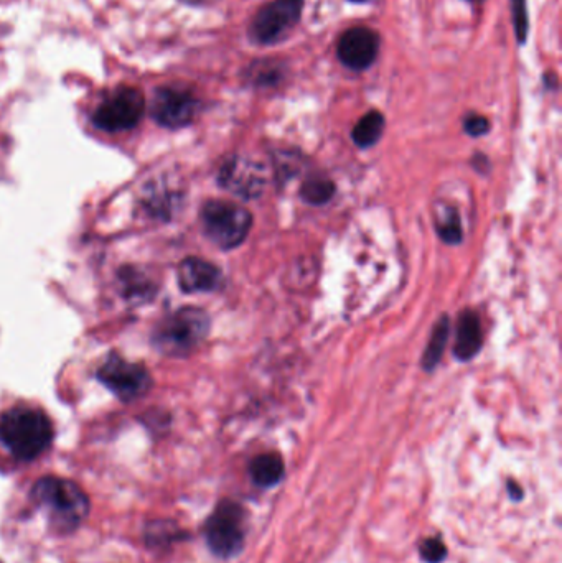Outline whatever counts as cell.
I'll return each mask as SVG.
<instances>
[{
  "label": "cell",
  "mask_w": 562,
  "mask_h": 563,
  "mask_svg": "<svg viewBox=\"0 0 562 563\" xmlns=\"http://www.w3.org/2000/svg\"><path fill=\"white\" fill-rule=\"evenodd\" d=\"M0 442L17 460H35L52 445V420L30 407L7 410L0 417Z\"/></svg>",
  "instance_id": "cell-1"
},
{
  "label": "cell",
  "mask_w": 562,
  "mask_h": 563,
  "mask_svg": "<svg viewBox=\"0 0 562 563\" xmlns=\"http://www.w3.org/2000/svg\"><path fill=\"white\" fill-rule=\"evenodd\" d=\"M35 503L47 512L55 531H75L89 512V499L85 491L65 478L45 476L38 480L32 491Z\"/></svg>",
  "instance_id": "cell-2"
},
{
  "label": "cell",
  "mask_w": 562,
  "mask_h": 563,
  "mask_svg": "<svg viewBox=\"0 0 562 563\" xmlns=\"http://www.w3.org/2000/svg\"><path fill=\"white\" fill-rule=\"evenodd\" d=\"M210 333V317L202 308L182 307L170 313L154 331V345L160 353L183 358L202 345Z\"/></svg>",
  "instance_id": "cell-3"
},
{
  "label": "cell",
  "mask_w": 562,
  "mask_h": 563,
  "mask_svg": "<svg viewBox=\"0 0 562 563\" xmlns=\"http://www.w3.org/2000/svg\"><path fill=\"white\" fill-rule=\"evenodd\" d=\"M200 219L207 238L225 251L241 246L253 226L251 213L230 201H208L202 208Z\"/></svg>",
  "instance_id": "cell-4"
},
{
  "label": "cell",
  "mask_w": 562,
  "mask_h": 563,
  "mask_svg": "<svg viewBox=\"0 0 562 563\" xmlns=\"http://www.w3.org/2000/svg\"><path fill=\"white\" fill-rule=\"evenodd\" d=\"M205 539L213 554L231 559L244 547L246 512L235 501H221L205 524Z\"/></svg>",
  "instance_id": "cell-5"
},
{
  "label": "cell",
  "mask_w": 562,
  "mask_h": 563,
  "mask_svg": "<svg viewBox=\"0 0 562 563\" xmlns=\"http://www.w3.org/2000/svg\"><path fill=\"white\" fill-rule=\"evenodd\" d=\"M304 12V0H272L256 12L249 24L251 42L269 47L289 37Z\"/></svg>",
  "instance_id": "cell-6"
},
{
  "label": "cell",
  "mask_w": 562,
  "mask_h": 563,
  "mask_svg": "<svg viewBox=\"0 0 562 563\" xmlns=\"http://www.w3.org/2000/svg\"><path fill=\"white\" fill-rule=\"evenodd\" d=\"M146 112V99L141 91L122 86L109 94L93 114L94 126L106 132L131 131Z\"/></svg>",
  "instance_id": "cell-7"
},
{
  "label": "cell",
  "mask_w": 562,
  "mask_h": 563,
  "mask_svg": "<svg viewBox=\"0 0 562 563\" xmlns=\"http://www.w3.org/2000/svg\"><path fill=\"white\" fill-rule=\"evenodd\" d=\"M99 381L121 401H136L150 387V374L142 364L129 363L116 354H111L98 369Z\"/></svg>",
  "instance_id": "cell-8"
},
{
  "label": "cell",
  "mask_w": 562,
  "mask_h": 563,
  "mask_svg": "<svg viewBox=\"0 0 562 563\" xmlns=\"http://www.w3.org/2000/svg\"><path fill=\"white\" fill-rule=\"evenodd\" d=\"M200 112V101L187 89L162 88L155 93L152 116L160 126L182 129L195 121Z\"/></svg>",
  "instance_id": "cell-9"
},
{
  "label": "cell",
  "mask_w": 562,
  "mask_h": 563,
  "mask_svg": "<svg viewBox=\"0 0 562 563\" xmlns=\"http://www.w3.org/2000/svg\"><path fill=\"white\" fill-rule=\"evenodd\" d=\"M381 38L373 28H348L338 38L337 58L345 68L352 71H365L375 63L380 55Z\"/></svg>",
  "instance_id": "cell-10"
},
{
  "label": "cell",
  "mask_w": 562,
  "mask_h": 563,
  "mask_svg": "<svg viewBox=\"0 0 562 563\" xmlns=\"http://www.w3.org/2000/svg\"><path fill=\"white\" fill-rule=\"evenodd\" d=\"M218 183L221 187L238 195L239 198L254 200L263 195L267 178L264 168L258 163L233 157L223 163V167L218 173Z\"/></svg>",
  "instance_id": "cell-11"
},
{
  "label": "cell",
  "mask_w": 562,
  "mask_h": 563,
  "mask_svg": "<svg viewBox=\"0 0 562 563\" xmlns=\"http://www.w3.org/2000/svg\"><path fill=\"white\" fill-rule=\"evenodd\" d=\"M178 285L187 294L213 292L221 284V272L211 262L188 257L178 266Z\"/></svg>",
  "instance_id": "cell-12"
},
{
  "label": "cell",
  "mask_w": 562,
  "mask_h": 563,
  "mask_svg": "<svg viewBox=\"0 0 562 563\" xmlns=\"http://www.w3.org/2000/svg\"><path fill=\"white\" fill-rule=\"evenodd\" d=\"M483 345L482 323L477 313H462L457 323V340H455V356L460 361H470L474 359Z\"/></svg>",
  "instance_id": "cell-13"
},
{
  "label": "cell",
  "mask_w": 562,
  "mask_h": 563,
  "mask_svg": "<svg viewBox=\"0 0 562 563\" xmlns=\"http://www.w3.org/2000/svg\"><path fill=\"white\" fill-rule=\"evenodd\" d=\"M249 475L258 488H272L284 478V461L276 453H264L251 461Z\"/></svg>",
  "instance_id": "cell-14"
},
{
  "label": "cell",
  "mask_w": 562,
  "mask_h": 563,
  "mask_svg": "<svg viewBox=\"0 0 562 563\" xmlns=\"http://www.w3.org/2000/svg\"><path fill=\"white\" fill-rule=\"evenodd\" d=\"M244 78L254 88H274L286 78V63L272 58L253 61Z\"/></svg>",
  "instance_id": "cell-15"
},
{
  "label": "cell",
  "mask_w": 562,
  "mask_h": 563,
  "mask_svg": "<svg viewBox=\"0 0 562 563\" xmlns=\"http://www.w3.org/2000/svg\"><path fill=\"white\" fill-rule=\"evenodd\" d=\"M385 126V116L380 111H370L365 114L353 127L352 139L356 147L370 149L373 145L378 144V140L385 132Z\"/></svg>",
  "instance_id": "cell-16"
},
{
  "label": "cell",
  "mask_w": 562,
  "mask_h": 563,
  "mask_svg": "<svg viewBox=\"0 0 562 563\" xmlns=\"http://www.w3.org/2000/svg\"><path fill=\"white\" fill-rule=\"evenodd\" d=\"M447 336H449V320H447V317H444L434 326L431 340H429L426 353H424V358H422V363H424V368L427 371H432L441 361L445 343H447Z\"/></svg>",
  "instance_id": "cell-17"
},
{
  "label": "cell",
  "mask_w": 562,
  "mask_h": 563,
  "mask_svg": "<svg viewBox=\"0 0 562 563\" xmlns=\"http://www.w3.org/2000/svg\"><path fill=\"white\" fill-rule=\"evenodd\" d=\"M333 195H335V183L327 178H312L309 182H305L300 190L302 200L314 206L325 205L332 200Z\"/></svg>",
  "instance_id": "cell-18"
},
{
  "label": "cell",
  "mask_w": 562,
  "mask_h": 563,
  "mask_svg": "<svg viewBox=\"0 0 562 563\" xmlns=\"http://www.w3.org/2000/svg\"><path fill=\"white\" fill-rule=\"evenodd\" d=\"M437 231L447 244H459L462 241V224L454 208H442L441 215L437 216Z\"/></svg>",
  "instance_id": "cell-19"
},
{
  "label": "cell",
  "mask_w": 562,
  "mask_h": 563,
  "mask_svg": "<svg viewBox=\"0 0 562 563\" xmlns=\"http://www.w3.org/2000/svg\"><path fill=\"white\" fill-rule=\"evenodd\" d=\"M511 12H513V25H515L518 43L525 45L528 32H530V17H528L526 0H511Z\"/></svg>",
  "instance_id": "cell-20"
},
{
  "label": "cell",
  "mask_w": 562,
  "mask_h": 563,
  "mask_svg": "<svg viewBox=\"0 0 562 563\" xmlns=\"http://www.w3.org/2000/svg\"><path fill=\"white\" fill-rule=\"evenodd\" d=\"M419 550H421L422 559L427 563H441L445 559V545L442 540L426 539Z\"/></svg>",
  "instance_id": "cell-21"
},
{
  "label": "cell",
  "mask_w": 562,
  "mask_h": 563,
  "mask_svg": "<svg viewBox=\"0 0 562 563\" xmlns=\"http://www.w3.org/2000/svg\"><path fill=\"white\" fill-rule=\"evenodd\" d=\"M464 131L470 137H482V135L488 134V131H490V121H488L487 117L480 116V114H469V116L465 117Z\"/></svg>",
  "instance_id": "cell-22"
},
{
  "label": "cell",
  "mask_w": 562,
  "mask_h": 563,
  "mask_svg": "<svg viewBox=\"0 0 562 563\" xmlns=\"http://www.w3.org/2000/svg\"><path fill=\"white\" fill-rule=\"evenodd\" d=\"M467 2H470V4H483L485 0H467Z\"/></svg>",
  "instance_id": "cell-23"
},
{
  "label": "cell",
  "mask_w": 562,
  "mask_h": 563,
  "mask_svg": "<svg viewBox=\"0 0 562 563\" xmlns=\"http://www.w3.org/2000/svg\"><path fill=\"white\" fill-rule=\"evenodd\" d=\"M350 2H355V4H363V2H368V0H350Z\"/></svg>",
  "instance_id": "cell-24"
}]
</instances>
